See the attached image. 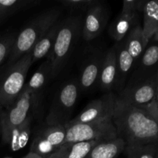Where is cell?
Segmentation results:
<instances>
[{
    "instance_id": "cell-23",
    "label": "cell",
    "mask_w": 158,
    "mask_h": 158,
    "mask_svg": "<svg viewBox=\"0 0 158 158\" xmlns=\"http://www.w3.org/2000/svg\"><path fill=\"white\" fill-rule=\"evenodd\" d=\"M36 3L37 2L26 0H0V23L19 11Z\"/></svg>"
},
{
    "instance_id": "cell-3",
    "label": "cell",
    "mask_w": 158,
    "mask_h": 158,
    "mask_svg": "<svg viewBox=\"0 0 158 158\" xmlns=\"http://www.w3.org/2000/svg\"><path fill=\"white\" fill-rule=\"evenodd\" d=\"M83 19L80 15H71L60 21L50 53L47 60L51 65V78H54L64 68L82 33Z\"/></svg>"
},
{
    "instance_id": "cell-26",
    "label": "cell",
    "mask_w": 158,
    "mask_h": 158,
    "mask_svg": "<svg viewBox=\"0 0 158 158\" xmlns=\"http://www.w3.org/2000/svg\"><path fill=\"white\" fill-rule=\"evenodd\" d=\"M65 7L72 10H85L97 2L96 0H64L61 2Z\"/></svg>"
},
{
    "instance_id": "cell-17",
    "label": "cell",
    "mask_w": 158,
    "mask_h": 158,
    "mask_svg": "<svg viewBox=\"0 0 158 158\" xmlns=\"http://www.w3.org/2000/svg\"><path fill=\"white\" fill-rule=\"evenodd\" d=\"M125 146L124 141L119 137L102 140L89 151L85 158H117L123 152Z\"/></svg>"
},
{
    "instance_id": "cell-30",
    "label": "cell",
    "mask_w": 158,
    "mask_h": 158,
    "mask_svg": "<svg viewBox=\"0 0 158 158\" xmlns=\"http://www.w3.org/2000/svg\"><path fill=\"white\" fill-rule=\"evenodd\" d=\"M3 107L0 106V134H1V122H2V115Z\"/></svg>"
},
{
    "instance_id": "cell-9",
    "label": "cell",
    "mask_w": 158,
    "mask_h": 158,
    "mask_svg": "<svg viewBox=\"0 0 158 158\" xmlns=\"http://www.w3.org/2000/svg\"><path fill=\"white\" fill-rule=\"evenodd\" d=\"M66 130L63 125L48 126L39 131L32 140L30 152L47 157L66 142Z\"/></svg>"
},
{
    "instance_id": "cell-13",
    "label": "cell",
    "mask_w": 158,
    "mask_h": 158,
    "mask_svg": "<svg viewBox=\"0 0 158 158\" xmlns=\"http://www.w3.org/2000/svg\"><path fill=\"white\" fill-rule=\"evenodd\" d=\"M51 78V65L49 61L46 60L43 62L24 88L30 95L32 102V110L36 109L40 102V97L46 87V83Z\"/></svg>"
},
{
    "instance_id": "cell-2",
    "label": "cell",
    "mask_w": 158,
    "mask_h": 158,
    "mask_svg": "<svg viewBox=\"0 0 158 158\" xmlns=\"http://www.w3.org/2000/svg\"><path fill=\"white\" fill-rule=\"evenodd\" d=\"M60 14L61 11L60 9H48L29 22L15 37V43L5 67L13 64L23 56L32 51L37 42L59 21Z\"/></svg>"
},
{
    "instance_id": "cell-8",
    "label": "cell",
    "mask_w": 158,
    "mask_h": 158,
    "mask_svg": "<svg viewBox=\"0 0 158 158\" xmlns=\"http://www.w3.org/2000/svg\"><path fill=\"white\" fill-rule=\"evenodd\" d=\"M117 96L107 92L100 98L89 102L86 107L66 124L86 123L112 118L117 105Z\"/></svg>"
},
{
    "instance_id": "cell-1",
    "label": "cell",
    "mask_w": 158,
    "mask_h": 158,
    "mask_svg": "<svg viewBox=\"0 0 158 158\" xmlns=\"http://www.w3.org/2000/svg\"><path fill=\"white\" fill-rule=\"evenodd\" d=\"M112 120L117 137L122 139L126 146L151 145L158 141V122L143 108L117 100Z\"/></svg>"
},
{
    "instance_id": "cell-22",
    "label": "cell",
    "mask_w": 158,
    "mask_h": 158,
    "mask_svg": "<svg viewBox=\"0 0 158 158\" xmlns=\"http://www.w3.org/2000/svg\"><path fill=\"white\" fill-rule=\"evenodd\" d=\"M144 26L143 32L147 39H149L158 30V2H148L143 6Z\"/></svg>"
},
{
    "instance_id": "cell-6",
    "label": "cell",
    "mask_w": 158,
    "mask_h": 158,
    "mask_svg": "<svg viewBox=\"0 0 158 158\" xmlns=\"http://www.w3.org/2000/svg\"><path fill=\"white\" fill-rule=\"evenodd\" d=\"M66 143L108 140L117 138V131L112 118L86 123L66 124Z\"/></svg>"
},
{
    "instance_id": "cell-19",
    "label": "cell",
    "mask_w": 158,
    "mask_h": 158,
    "mask_svg": "<svg viewBox=\"0 0 158 158\" xmlns=\"http://www.w3.org/2000/svg\"><path fill=\"white\" fill-rule=\"evenodd\" d=\"M137 15L120 13L111 23L109 34L117 43L122 41L130 32L137 26Z\"/></svg>"
},
{
    "instance_id": "cell-14",
    "label": "cell",
    "mask_w": 158,
    "mask_h": 158,
    "mask_svg": "<svg viewBox=\"0 0 158 158\" xmlns=\"http://www.w3.org/2000/svg\"><path fill=\"white\" fill-rule=\"evenodd\" d=\"M117 56L114 46L107 51L103 58L100 78L99 86L100 89L106 92H112L117 87Z\"/></svg>"
},
{
    "instance_id": "cell-11",
    "label": "cell",
    "mask_w": 158,
    "mask_h": 158,
    "mask_svg": "<svg viewBox=\"0 0 158 158\" xmlns=\"http://www.w3.org/2000/svg\"><path fill=\"white\" fill-rule=\"evenodd\" d=\"M105 54L96 52L84 60L81 66L79 86L81 91H88L99 84L100 70Z\"/></svg>"
},
{
    "instance_id": "cell-20",
    "label": "cell",
    "mask_w": 158,
    "mask_h": 158,
    "mask_svg": "<svg viewBox=\"0 0 158 158\" xmlns=\"http://www.w3.org/2000/svg\"><path fill=\"white\" fill-rule=\"evenodd\" d=\"M60 26V20L56 23L33 46L32 51V63H35L44 57L48 56L53 46L57 32Z\"/></svg>"
},
{
    "instance_id": "cell-28",
    "label": "cell",
    "mask_w": 158,
    "mask_h": 158,
    "mask_svg": "<svg viewBox=\"0 0 158 158\" xmlns=\"http://www.w3.org/2000/svg\"><path fill=\"white\" fill-rule=\"evenodd\" d=\"M140 2L136 0H124L123 2V8L121 13L123 14H135L137 10L140 9Z\"/></svg>"
},
{
    "instance_id": "cell-12",
    "label": "cell",
    "mask_w": 158,
    "mask_h": 158,
    "mask_svg": "<svg viewBox=\"0 0 158 158\" xmlns=\"http://www.w3.org/2000/svg\"><path fill=\"white\" fill-rule=\"evenodd\" d=\"M155 96V90L152 85L143 84L127 86L117 96V100L126 104L137 107L144 108L151 103Z\"/></svg>"
},
{
    "instance_id": "cell-4",
    "label": "cell",
    "mask_w": 158,
    "mask_h": 158,
    "mask_svg": "<svg viewBox=\"0 0 158 158\" xmlns=\"http://www.w3.org/2000/svg\"><path fill=\"white\" fill-rule=\"evenodd\" d=\"M32 64L30 51L13 64L5 67L6 70L0 77V106L6 108L23 92L27 73Z\"/></svg>"
},
{
    "instance_id": "cell-31",
    "label": "cell",
    "mask_w": 158,
    "mask_h": 158,
    "mask_svg": "<svg viewBox=\"0 0 158 158\" xmlns=\"http://www.w3.org/2000/svg\"><path fill=\"white\" fill-rule=\"evenodd\" d=\"M4 158H12V157H4Z\"/></svg>"
},
{
    "instance_id": "cell-32",
    "label": "cell",
    "mask_w": 158,
    "mask_h": 158,
    "mask_svg": "<svg viewBox=\"0 0 158 158\" xmlns=\"http://www.w3.org/2000/svg\"><path fill=\"white\" fill-rule=\"evenodd\" d=\"M157 158H158V154H157Z\"/></svg>"
},
{
    "instance_id": "cell-27",
    "label": "cell",
    "mask_w": 158,
    "mask_h": 158,
    "mask_svg": "<svg viewBox=\"0 0 158 158\" xmlns=\"http://www.w3.org/2000/svg\"><path fill=\"white\" fill-rule=\"evenodd\" d=\"M158 62V46H151L147 49L142 56L141 63L146 67L153 66Z\"/></svg>"
},
{
    "instance_id": "cell-5",
    "label": "cell",
    "mask_w": 158,
    "mask_h": 158,
    "mask_svg": "<svg viewBox=\"0 0 158 158\" xmlns=\"http://www.w3.org/2000/svg\"><path fill=\"white\" fill-rule=\"evenodd\" d=\"M80 91V86L76 80L68 81L60 88L52 99L46 116L48 126H65L71 120V114L78 100Z\"/></svg>"
},
{
    "instance_id": "cell-25",
    "label": "cell",
    "mask_w": 158,
    "mask_h": 158,
    "mask_svg": "<svg viewBox=\"0 0 158 158\" xmlns=\"http://www.w3.org/2000/svg\"><path fill=\"white\" fill-rule=\"evenodd\" d=\"M16 35L14 33H8L0 37V67L7 62L15 43Z\"/></svg>"
},
{
    "instance_id": "cell-7",
    "label": "cell",
    "mask_w": 158,
    "mask_h": 158,
    "mask_svg": "<svg viewBox=\"0 0 158 158\" xmlns=\"http://www.w3.org/2000/svg\"><path fill=\"white\" fill-rule=\"evenodd\" d=\"M32 110V99L24 88L15 101L3 109L1 122L2 141L6 140L12 129L21 125L30 116Z\"/></svg>"
},
{
    "instance_id": "cell-21",
    "label": "cell",
    "mask_w": 158,
    "mask_h": 158,
    "mask_svg": "<svg viewBox=\"0 0 158 158\" xmlns=\"http://www.w3.org/2000/svg\"><path fill=\"white\" fill-rule=\"evenodd\" d=\"M122 41L123 42L125 47L135 62V60L141 56L148 39L145 37L143 29L139 25H137Z\"/></svg>"
},
{
    "instance_id": "cell-15",
    "label": "cell",
    "mask_w": 158,
    "mask_h": 158,
    "mask_svg": "<svg viewBox=\"0 0 158 158\" xmlns=\"http://www.w3.org/2000/svg\"><path fill=\"white\" fill-rule=\"evenodd\" d=\"M114 47L117 64V83L116 91L120 94L125 87L126 80L134 66V60L126 49L123 41L116 43Z\"/></svg>"
},
{
    "instance_id": "cell-24",
    "label": "cell",
    "mask_w": 158,
    "mask_h": 158,
    "mask_svg": "<svg viewBox=\"0 0 158 158\" xmlns=\"http://www.w3.org/2000/svg\"><path fill=\"white\" fill-rule=\"evenodd\" d=\"M123 152L127 158H155L154 144L125 146Z\"/></svg>"
},
{
    "instance_id": "cell-29",
    "label": "cell",
    "mask_w": 158,
    "mask_h": 158,
    "mask_svg": "<svg viewBox=\"0 0 158 158\" xmlns=\"http://www.w3.org/2000/svg\"><path fill=\"white\" fill-rule=\"evenodd\" d=\"M22 158H43V157H40V156H39L38 154H34V153L32 152H29L28 153L26 156H24V157Z\"/></svg>"
},
{
    "instance_id": "cell-18",
    "label": "cell",
    "mask_w": 158,
    "mask_h": 158,
    "mask_svg": "<svg viewBox=\"0 0 158 158\" xmlns=\"http://www.w3.org/2000/svg\"><path fill=\"white\" fill-rule=\"evenodd\" d=\"M32 117L31 115L19 126L12 129L7 136L3 143L8 144L13 151L23 149L29 142L31 135Z\"/></svg>"
},
{
    "instance_id": "cell-16",
    "label": "cell",
    "mask_w": 158,
    "mask_h": 158,
    "mask_svg": "<svg viewBox=\"0 0 158 158\" xmlns=\"http://www.w3.org/2000/svg\"><path fill=\"white\" fill-rule=\"evenodd\" d=\"M102 140L66 143L46 158H85L89 151Z\"/></svg>"
},
{
    "instance_id": "cell-10",
    "label": "cell",
    "mask_w": 158,
    "mask_h": 158,
    "mask_svg": "<svg viewBox=\"0 0 158 158\" xmlns=\"http://www.w3.org/2000/svg\"><path fill=\"white\" fill-rule=\"evenodd\" d=\"M108 21L106 8L97 2L86 11L83 19L82 35L86 41L97 38L103 31Z\"/></svg>"
}]
</instances>
